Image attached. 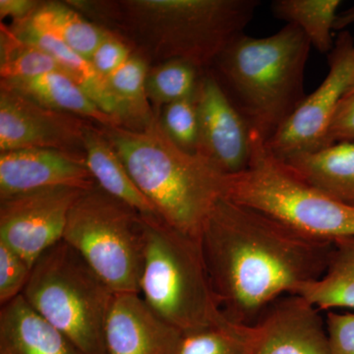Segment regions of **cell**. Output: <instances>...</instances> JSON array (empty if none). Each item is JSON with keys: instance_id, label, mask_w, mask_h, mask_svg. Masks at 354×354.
<instances>
[{"instance_id": "obj_13", "label": "cell", "mask_w": 354, "mask_h": 354, "mask_svg": "<svg viewBox=\"0 0 354 354\" xmlns=\"http://www.w3.org/2000/svg\"><path fill=\"white\" fill-rule=\"evenodd\" d=\"M95 185L81 153L53 149L0 153V200L57 186L87 190Z\"/></svg>"}, {"instance_id": "obj_29", "label": "cell", "mask_w": 354, "mask_h": 354, "mask_svg": "<svg viewBox=\"0 0 354 354\" xmlns=\"http://www.w3.org/2000/svg\"><path fill=\"white\" fill-rule=\"evenodd\" d=\"M32 267L19 254L0 242V304L4 305L22 295Z\"/></svg>"}, {"instance_id": "obj_4", "label": "cell", "mask_w": 354, "mask_h": 354, "mask_svg": "<svg viewBox=\"0 0 354 354\" xmlns=\"http://www.w3.org/2000/svg\"><path fill=\"white\" fill-rule=\"evenodd\" d=\"M308 38L297 26L265 38L243 32L227 44L212 72L251 129L268 141L304 102Z\"/></svg>"}, {"instance_id": "obj_20", "label": "cell", "mask_w": 354, "mask_h": 354, "mask_svg": "<svg viewBox=\"0 0 354 354\" xmlns=\"http://www.w3.org/2000/svg\"><path fill=\"white\" fill-rule=\"evenodd\" d=\"M84 157L95 183L104 192L144 216H158L156 209L133 180L127 167L102 127L91 125L84 139Z\"/></svg>"}, {"instance_id": "obj_22", "label": "cell", "mask_w": 354, "mask_h": 354, "mask_svg": "<svg viewBox=\"0 0 354 354\" xmlns=\"http://www.w3.org/2000/svg\"><path fill=\"white\" fill-rule=\"evenodd\" d=\"M27 19L88 60L109 31L85 19L67 2L41 1Z\"/></svg>"}, {"instance_id": "obj_28", "label": "cell", "mask_w": 354, "mask_h": 354, "mask_svg": "<svg viewBox=\"0 0 354 354\" xmlns=\"http://www.w3.org/2000/svg\"><path fill=\"white\" fill-rule=\"evenodd\" d=\"M158 121L169 138L179 148L191 153L199 150V121L195 95L164 106Z\"/></svg>"}, {"instance_id": "obj_26", "label": "cell", "mask_w": 354, "mask_h": 354, "mask_svg": "<svg viewBox=\"0 0 354 354\" xmlns=\"http://www.w3.org/2000/svg\"><path fill=\"white\" fill-rule=\"evenodd\" d=\"M205 71L181 59L167 60L149 69L146 92L155 113L158 115L167 104L194 95Z\"/></svg>"}, {"instance_id": "obj_6", "label": "cell", "mask_w": 354, "mask_h": 354, "mask_svg": "<svg viewBox=\"0 0 354 354\" xmlns=\"http://www.w3.org/2000/svg\"><path fill=\"white\" fill-rule=\"evenodd\" d=\"M142 216L145 252L139 295L144 301L183 334L223 320L200 242L158 216Z\"/></svg>"}, {"instance_id": "obj_12", "label": "cell", "mask_w": 354, "mask_h": 354, "mask_svg": "<svg viewBox=\"0 0 354 354\" xmlns=\"http://www.w3.org/2000/svg\"><path fill=\"white\" fill-rule=\"evenodd\" d=\"M195 102L199 121L198 153L225 176L243 171L250 160L252 129L209 70L203 74Z\"/></svg>"}, {"instance_id": "obj_5", "label": "cell", "mask_w": 354, "mask_h": 354, "mask_svg": "<svg viewBox=\"0 0 354 354\" xmlns=\"http://www.w3.org/2000/svg\"><path fill=\"white\" fill-rule=\"evenodd\" d=\"M223 197L258 209L298 234L333 242L354 236V208L305 181L252 130L246 169L225 176Z\"/></svg>"}, {"instance_id": "obj_8", "label": "cell", "mask_w": 354, "mask_h": 354, "mask_svg": "<svg viewBox=\"0 0 354 354\" xmlns=\"http://www.w3.org/2000/svg\"><path fill=\"white\" fill-rule=\"evenodd\" d=\"M62 241L114 293L139 295L145 232L138 211L95 185L74 203Z\"/></svg>"}, {"instance_id": "obj_3", "label": "cell", "mask_w": 354, "mask_h": 354, "mask_svg": "<svg viewBox=\"0 0 354 354\" xmlns=\"http://www.w3.org/2000/svg\"><path fill=\"white\" fill-rule=\"evenodd\" d=\"M101 127L158 218L200 242L207 218L223 196L225 174L208 158L174 144L158 116L137 129Z\"/></svg>"}, {"instance_id": "obj_33", "label": "cell", "mask_w": 354, "mask_h": 354, "mask_svg": "<svg viewBox=\"0 0 354 354\" xmlns=\"http://www.w3.org/2000/svg\"><path fill=\"white\" fill-rule=\"evenodd\" d=\"M38 0H0V18H11L14 22L27 19L41 6Z\"/></svg>"}, {"instance_id": "obj_23", "label": "cell", "mask_w": 354, "mask_h": 354, "mask_svg": "<svg viewBox=\"0 0 354 354\" xmlns=\"http://www.w3.org/2000/svg\"><path fill=\"white\" fill-rule=\"evenodd\" d=\"M341 6L339 0H274L271 10L274 17L299 28L319 53L329 55Z\"/></svg>"}, {"instance_id": "obj_21", "label": "cell", "mask_w": 354, "mask_h": 354, "mask_svg": "<svg viewBox=\"0 0 354 354\" xmlns=\"http://www.w3.org/2000/svg\"><path fill=\"white\" fill-rule=\"evenodd\" d=\"M332 243L323 276L300 286L295 295L320 311L354 309V236L341 237Z\"/></svg>"}, {"instance_id": "obj_32", "label": "cell", "mask_w": 354, "mask_h": 354, "mask_svg": "<svg viewBox=\"0 0 354 354\" xmlns=\"http://www.w3.org/2000/svg\"><path fill=\"white\" fill-rule=\"evenodd\" d=\"M354 142V94L344 95L339 102L326 137V147Z\"/></svg>"}, {"instance_id": "obj_16", "label": "cell", "mask_w": 354, "mask_h": 354, "mask_svg": "<svg viewBox=\"0 0 354 354\" xmlns=\"http://www.w3.org/2000/svg\"><path fill=\"white\" fill-rule=\"evenodd\" d=\"M0 354H82L21 295L0 310Z\"/></svg>"}, {"instance_id": "obj_15", "label": "cell", "mask_w": 354, "mask_h": 354, "mask_svg": "<svg viewBox=\"0 0 354 354\" xmlns=\"http://www.w3.org/2000/svg\"><path fill=\"white\" fill-rule=\"evenodd\" d=\"M181 337L138 293H114L104 325L106 354H176Z\"/></svg>"}, {"instance_id": "obj_35", "label": "cell", "mask_w": 354, "mask_h": 354, "mask_svg": "<svg viewBox=\"0 0 354 354\" xmlns=\"http://www.w3.org/2000/svg\"><path fill=\"white\" fill-rule=\"evenodd\" d=\"M353 39H354V37H353ZM353 94H354V76H353V82H351V87H349L348 93H346V95H353Z\"/></svg>"}, {"instance_id": "obj_27", "label": "cell", "mask_w": 354, "mask_h": 354, "mask_svg": "<svg viewBox=\"0 0 354 354\" xmlns=\"http://www.w3.org/2000/svg\"><path fill=\"white\" fill-rule=\"evenodd\" d=\"M58 71L64 72L57 60L46 51L16 38L9 28L1 24V37H0L1 81L31 79Z\"/></svg>"}, {"instance_id": "obj_10", "label": "cell", "mask_w": 354, "mask_h": 354, "mask_svg": "<svg viewBox=\"0 0 354 354\" xmlns=\"http://www.w3.org/2000/svg\"><path fill=\"white\" fill-rule=\"evenodd\" d=\"M84 191L57 186L0 200V242L32 267L64 239L70 209Z\"/></svg>"}, {"instance_id": "obj_14", "label": "cell", "mask_w": 354, "mask_h": 354, "mask_svg": "<svg viewBox=\"0 0 354 354\" xmlns=\"http://www.w3.org/2000/svg\"><path fill=\"white\" fill-rule=\"evenodd\" d=\"M256 324L252 354H330L322 311L299 295L279 298Z\"/></svg>"}, {"instance_id": "obj_1", "label": "cell", "mask_w": 354, "mask_h": 354, "mask_svg": "<svg viewBox=\"0 0 354 354\" xmlns=\"http://www.w3.org/2000/svg\"><path fill=\"white\" fill-rule=\"evenodd\" d=\"M200 244L221 313L248 325L279 298L321 278L333 246L225 197L207 218Z\"/></svg>"}, {"instance_id": "obj_25", "label": "cell", "mask_w": 354, "mask_h": 354, "mask_svg": "<svg viewBox=\"0 0 354 354\" xmlns=\"http://www.w3.org/2000/svg\"><path fill=\"white\" fill-rule=\"evenodd\" d=\"M257 324L220 322L183 334L176 354H252L257 341Z\"/></svg>"}, {"instance_id": "obj_7", "label": "cell", "mask_w": 354, "mask_h": 354, "mask_svg": "<svg viewBox=\"0 0 354 354\" xmlns=\"http://www.w3.org/2000/svg\"><path fill=\"white\" fill-rule=\"evenodd\" d=\"M82 354H106L104 325L114 292L62 241L39 256L22 293Z\"/></svg>"}, {"instance_id": "obj_17", "label": "cell", "mask_w": 354, "mask_h": 354, "mask_svg": "<svg viewBox=\"0 0 354 354\" xmlns=\"http://www.w3.org/2000/svg\"><path fill=\"white\" fill-rule=\"evenodd\" d=\"M9 29L16 38L38 46L55 58L62 71L73 79L100 109L120 120L122 127H125L122 108L109 91L106 79L95 71L90 60L28 19L14 22Z\"/></svg>"}, {"instance_id": "obj_34", "label": "cell", "mask_w": 354, "mask_h": 354, "mask_svg": "<svg viewBox=\"0 0 354 354\" xmlns=\"http://www.w3.org/2000/svg\"><path fill=\"white\" fill-rule=\"evenodd\" d=\"M354 24V6L339 12L335 23V31H344L348 26Z\"/></svg>"}, {"instance_id": "obj_30", "label": "cell", "mask_w": 354, "mask_h": 354, "mask_svg": "<svg viewBox=\"0 0 354 354\" xmlns=\"http://www.w3.org/2000/svg\"><path fill=\"white\" fill-rule=\"evenodd\" d=\"M132 55L128 44L116 37L113 32L108 31L101 44L95 48L90 62L95 71L102 78L106 79L127 62Z\"/></svg>"}, {"instance_id": "obj_9", "label": "cell", "mask_w": 354, "mask_h": 354, "mask_svg": "<svg viewBox=\"0 0 354 354\" xmlns=\"http://www.w3.org/2000/svg\"><path fill=\"white\" fill-rule=\"evenodd\" d=\"M328 59L329 72L322 84L306 95L278 131L266 141L270 151L281 160L325 148L335 111L353 80L354 39L351 32H339Z\"/></svg>"}, {"instance_id": "obj_31", "label": "cell", "mask_w": 354, "mask_h": 354, "mask_svg": "<svg viewBox=\"0 0 354 354\" xmlns=\"http://www.w3.org/2000/svg\"><path fill=\"white\" fill-rule=\"evenodd\" d=\"M325 321L330 354H354V313L329 311Z\"/></svg>"}, {"instance_id": "obj_19", "label": "cell", "mask_w": 354, "mask_h": 354, "mask_svg": "<svg viewBox=\"0 0 354 354\" xmlns=\"http://www.w3.org/2000/svg\"><path fill=\"white\" fill-rule=\"evenodd\" d=\"M281 160L317 189L354 208V142Z\"/></svg>"}, {"instance_id": "obj_18", "label": "cell", "mask_w": 354, "mask_h": 354, "mask_svg": "<svg viewBox=\"0 0 354 354\" xmlns=\"http://www.w3.org/2000/svg\"><path fill=\"white\" fill-rule=\"evenodd\" d=\"M0 87L29 97L41 106L79 116L102 127H122L104 113L80 86L64 72H51L35 78L1 81Z\"/></svg>"}, {"instance_id": "obj_2", "label": "cell", "mask_w": 354, "mask_h": 354, "mask_svg": "<svg viewBox=\"0 0 354 354\" xmlns=\"http://www.w3.org/2000/svg\"><path fill=\"white\" fill-rule=\"evenodd\" d=\"M259 0L81 1L80 11L113 19L160 62L181 59L209 70L252 21Z\"/></svg>"}, {"instance_id": "obj_24", "label": "cell", "mask_w": 354, "mask_h": 354, "mask_svg": "<svg viewBox=\"0 0 354 354\" xmlns=\"http://www.w3.org/2000/svg\"><path fill=\"white\" fill-rule=\"evenodd\" d=\"M149 69L150 67L145 58L132 55L106 79L109 91L124 113V127L143 128L158 116L147 95L146 80Z\"/></svg>"}, {"instance_id": "obj_11", "label": "cell", "mask_w": 354, "mask_h": 354, "mask_svg": "<svg viewBox=\"0 0 354 354\" xmlns=\"http://www.w3.org/2000/svg\"><path fill=\"white\" fill-rule=\"evenodd\" d=\"M95 123L46 108L0 87V152L53 149L84 155L86 131Z\"/></svg>"}]
</instances>
